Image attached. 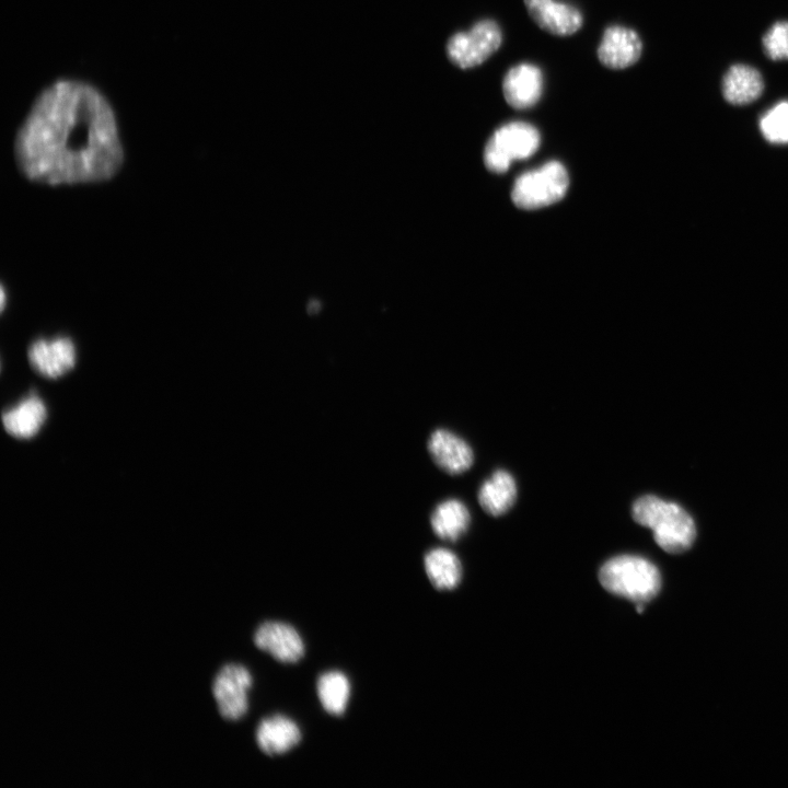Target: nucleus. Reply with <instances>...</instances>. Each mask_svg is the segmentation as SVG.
<instances>
[{
	"instance_id": "21",
	"label": "nucleus",
	"mask_w": 788,
	"mask_h": 788,
	"mask_svg": "<svg viewBox=\"0 0 788 788\" xmlns=\"http://www.w3.org/2000/svg\"><path fill=\"white\" fill-rule=\"evenodd\" d=\"M761 131L773 143H788V101L769 108L760 120Z\"/></svg>"
},
{
	"instance_id": "14",
	"label": "nucleus",
	"mask_w": 788,
	"mask_h": 788,
	"mask_svg": "<svg viewBox=\"0 0 788 788\" xmlns=\"http://www.w3.org/2000/svg\"><path fill=\"white\" fill-rule=\"evenodd\" d=\"M256 743L269 756L281 755L296 748L302 738L299 726L283 715L263 719L256 729Z\"/></svg>"
},
{
	"instance_id": "7",
	"label": "nucleus",
	"mask_w": 788,
	"mask_h": 788,
	"mask_svg": "<svg viewBox=\"0 0 788 788\" xmlns=\"http://www.w3.org/2000/svg\"><path fill=\"white\" fill-rule=\"evenodd\" d=\"M252 684V675L242 664L229 663L220 669L213 680L212 694L223 719L236 721L245 716Z\"/></svg>"
},
{
	"instance_id": "8",
	"label": "nucleus",
	"mask_w": 788,
	"mask_h": 788,
	"mask_svg": "<svg viewBox=\"0 0 788 788\" xmlns=\"http://www.w3.org/2000/svg\"><path fill=\"white\" fill-rule=\"evenodd\" d=\"M642 40L631 27L612 24L605 27L596 48L602 66L611 70H623L634 66L641 57Z\"/></svg>"
},
{
	"instance_id": "12",
	"label": "nucleus",
	"mask_w": 788,
	"mask_h": 788,
	"mask_svg": "<svg viewBox=\"0 0 788 788\" xmlns=\"http://www.w3.org/2000/svg\"><path fill=\"white\" fill-rule=\"evenodd\" d=\"M28 360L36 372L43 376L56 379L76 364V347L66 337L38 339L28 348Z\"/></svg>"
},
{
	"instance_id": "13",
	"label": "nucleus",
	"mask_w": 788,
	"mask_h": 788,
	"mask_svg": "<svg viewBox=\"0 0 788 788\" xmlns=\"http://www.w3.org/2000/svg\"><path fill=\"white\" fill-rule=\"evenodd\" d=\"M428 451L437 466L451 475L464 473L474 461L470 444L454 432L442 428L430 434Z\"/></svg>"
},
{
	"instance_id": "4",
	"label": "nucleus",
	"mask_w": 788,
	"mask_h": 788,
	"mask_svg": "<svg viewBox=\"0 0 788 788\" xmlns=\"http://www.w3.org/2000/svg\"><path fill=\"white\" fill-rule=\"evenodd\" d=\"M537 128L525 121L500 126L489 137L484 149V163L495 173L506 172L515 160L531 157L540 147Z\"/></svg>"
},
{
	"instance_id": "11",
	"label": "nucleus",
	"mask_w": 788,
	"mask_h": 788,
	"mask_svg": "<svg viewBox=\"0 0 788 788\" xmlns=\"http://www.w3.org/2000/svg\"><path fill=\"white\" fill-rule=\"evenodd\" d=\"M254 644L283 663L298 662L304 654V644L299 631L283 622L262 623L254 634Z\"/></svg>"
},
{
	"instance_id": "16",
	"label": "nucleus",
	"mask_w": 788,
	"mask_h": 788,
	"mask_svg": "<svg viewBox=\"0 0 788 788\" xmlns=\"http://www.w3.org/2000/svg\"><path fill=\"white\" fill-rule=\"evenodd\" d=\"M47 415L44 402L31 395L2 415L4 429L15 438L34 437L45 422Z\"/></svg>"
},
{
	"instance_id": "17",
	"label": "nucleus",
	"mask_w": 788,
	"mask_h": 788,
	"mask_svg": "<svg viewBox=\"0 0 788 788\" xmlns=\"http://www.w3.org/2000/svg\"><path fill=\"white\" fill-rule=\"evenodd\" d=\"M517 498V484L513 476L497 470L480 486L477 499L483 510L493 517L506 513Z\"/></svg>"
},
{
	"instance_id": "5",
	"label": "nucleus",
	"mask_w": 788,
	"mask_h": 788,
	"mask_svg": "<svg viewBox=\"0 0 788 788\" xmlns=\"http://www.w3.org/2000/svg\"><path fill=\"white\" fill-rule=\"evenodd\" d=\"M503 33L493 19L475 22L468 31L452 34L445 45L448 59L462 70L480 66L501 46Z\"/></svg>"
},
{
	"instance_id": "1",
	"label": "nucleus",
	"mask_w": 788,
	"mask_h": 788,
	"mask_svg": "<svg viewBox=\"0 0 788 788\" xmlns=\"http://www.w3.org/2000/svg\"><path fill=\"white\" fill-rule=\"evenodd\" d=\"M14 154L24 176L51 185L107 181L124 161L109 102L73 79L55 81L37 95L18 130Z\"/></svg>"
},
{
	"instance_id": "15",
	"label": "nucleus",
	"mask_w": 788,
	"mask_h": 788,
	"mask_svg": "<svg viewBox=\"0 0 788 788\" xmlns=\"http://www.w3.org/2000/svg\"><path fill=\"white\" fill-rule=\"evenodd\" d=\"M764 90L760 71L751 66H731L722 80V94L733 105H745L757 100Z\"/></svg>"
},
{
	"instance_id": "3",
	"label": "nucleus",
	"mask_w": 788,
	"mask_h": 788,
	"mask_svg": "<svg viewBox=\"0 0 788 788\" xmlns=\"http://www.w3.org/2000/svg\"><path fill=\"white\" fill-rule=\"evenodd\" d=\"M599 580L606 591L636 604L652 600L661 588L658 568L635 555H619L605 561L600 568Z\"/></svg>"
},
{
	"instance_id": "9",
	"label": "nucleus",
	"mask_w": 788,
	"mask_h": 788,
	"mask_svg": "<svg viewBox=\"0 0 788 788\" xmlns=\"http://www.w3.org/2000/svg\"><path fill=\"white\" fill-rule=\"evenodd\" d=\"M532 21L554 36H570L583 25L580 9L570 2L557 0H523Z\"/></svg>"
},
{
	"instance_id": "2",
	"label": "nucleus",
	"mask_w": 788,
	"mask_h": 788,
	"mask_svg": "<svg viewBox=\"0 0 788 788\" xmlns=\"http://www.w3.org/2000/svg\"><path fill=\"white\" fill-rule=\"evenodd\" d=\"M631 515L639 525L652 531L656 543L667 553L681 554L694 543L695 523L675 502L645 495L633 503Z\"/></svg>"
},
{
	"instance_id": "20",
	"label": "nucleus",
	"mask_w": 788,
	"mask_h": 788,
	"mask_svg": "<svg viewBox=\"0 0 788 788\" xmlns=\"http://www.w3.org/2000/svg\"><path fill=\"white\" fill-rule=\"evenodd\" d=\"M316 693L325 711L341 716L350 697V682L343 672L328 671L317 679Z\"/></svg>"
},
{
	"instance_id": "10",
	"label": "nucleus",
	"mask_w": 788,
	"mask_h": 788,
	"mask_svg": "<svg viewBox=\"0 0 788 788\" xmlns=\"http://www.w3.org/2000/svg\"><path fill=\"white\" fill-rule=\"evenodd\" d=\"M501 89L508 105L514 109H529L542 99L543 71L534 63L519 62L507 70Z\"/></svg>"
},
{
	"instance_id": "18",
	"label": "nucleus",
	"mask_w": 788,
	"mask_h": 788,
	"mask_svg": "<svg viewBox=\"0 0 788 788\" xmlns=\"http://www.w3.org/2000/svg\"><path fill=\"white\" fill-rule=\"evenodd\" d=\"M471 515L466 506L457 499L440 502L430 515L434 534L443 541L455 542L467 530Z\"/></svg>"
},
{
	"instance_id": "19",
	"label": "nucleus",
	"mask_w": 788,
	"mask_h": 788,
	"mask_svg": "<svg viewBox=\"0 0 788 788\" xmlns=\"http://www.w3.org/2000/svg\"><path fill=\"white\" fill-rule=\"evenodd\" d=\"M424 565L430 582L438 590L454 589L461 581V563L450 549L443 547L430 549L425 555Z\"/></svg>"
},
{
	"instance_id": "6",
	"label": "nucleus",
	"mask_w": 788,
	"mask_h": 788,
	"mask_svg": "<svg viewBox=\"0 0 788 788\" xmlns=\"http://www.w3.org/2000/svg\"><path fill=\"white\" fill-rule=\"evenodd\" d=\"M568 184V173L564 165L558 161H549L519 176L511 198L519 208L537 209L560 200Z\"/></svg>"
},
{
	"instance_id": "22",
	"label": "nucleus",
	"mask_w": 788,
	"mask_h": 788,
	"mask_svg": "<svg viewBox=\"0 0 788 788\" xmlns=\"http://www.w3.org/2000/svg\"><path fill=\"white\" fill-rule=\"evenodd\" d=\"M765 54L773 60L788 59V21L773 24L762 39Z\"/></svg>"
}]
</instances>
